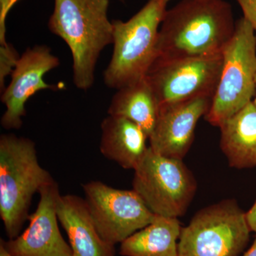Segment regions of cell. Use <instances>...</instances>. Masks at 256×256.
<instances>
[{"mask_svg":"<svg viewBox=\"0 0 256 256\" xmlns=\"http://www.w3.org/2000/svg\"><path fill=\"white\" fill-rule=\"evenodd\" d=\"M235 28L233 10L228 2L182 0L165 13L156 60L220 54Z\"/></svg>","mask_w":256,"mask_h":256,"instance_id":"1","label":"cell"},{"mask_svg":"<svg viewBox=\"0 0 256 256\" xmlns=\"http://www.w3.org/2000/svg\"><path fill=\"white\" fill-rule=\"evenodd\" d=\"M109 4L110 0H54L48 30L70 48L74 82L80 90H88L94 86L101 52L114 43Z\"/></svg>","mask_w":256,"mask_h":256,"instance_id":"2","label":"cell"},{"mask_svg":"<svg viewBox=\"0 0 256 256\" xmlns=\"http://www.w3.org/2000/svg\"><path fill=\"white\" fill-rule=\"evenodd\" d=\"M40 164L34 142L14 134L0 137V217L9 239L20 234L32 198L53 181Z\"/></svg>","mask_w":256,"mask_h":256,"instance_id":"3","label":"cell"},{"mask_svg":"<svg viewBox=\"0 0 256 256\" xmlns=\"http://www.w3.org/2000/svg\"><path fill=\"white\" fill-rule=\"evenodd\" d=\"M166 4V0H148L128 21L112 20L114 53L104 74L106 86L118 90L146 78L158 56Z\"/></svg>","mask_w":256,"mask_h":256,"instance_id":"4","label":"cell"},{"mask_svg":"<svg viewBox=\"0 0 256 256\" xmlns=\"http://www.w3.org/2000/svg\"><path fill=\"white\" fill-rule=\"evenodd\" d=\"M218 86L205 120L220 128L252 101L256 92V33L246 20L239 18L224 50Z\"/></svg>","mask_w":256,"mask_h":256,"instance_id":"5","label":"cell"},{"mask_svg":"<svg viewBox=\"0 0 256 256\" xmlns=\"http://www.w3.org/2000/svg\"><path fill=\"white\" fill-rule=\"evenodd\" d=\"M250 233L236 200H223L198 210L182 228L178 256H239Z\"/></svg>","mask_w":256,"mask_h":256,"instance_id":"6","label":"cell"},{"mask_svg":"<svg viewBox=\"0 0 256 256\" xmlns=\"http://www.w3.org/2000/svg\"><path fill=\"white\" fill-rule=\"evenodd\" d=\"M134 171L132 190L154 215L178 218L186 213L197 183L182 160L161 156L149 146Z\"/></svg>","mask_w":256,"mask_h":256,"instance_id":"7","label":"cell"},{"mask_svg":"<svg viewBox=\"0 0 256 256\" xmlns=\"http://www.w3.org/2000/svg\"><path fill=\"white\" fill-rule=\"evenodd\" d=\"M223 64V53L196 58H158L146 78L160 107L195 98H213Z\"/></svg>","mask_w":256,"mask_h":256,"instance_id":"8","label":"cell"},{"mask_svg":"<svg viewBox=\"0 0 256 256\" xmlns=\"http://www.w3.org/2000/svg\"><path fill=\"white\" fill-rule=\"evenodd\" d=\"M96 228L109 244H121L156 218L134 190L111 188L100 181L82 184Z\"/></svg>","mask_w":256,"mask_h":256,"instance_id":"9","label":"cell"},{"mask_svg":"<svg viewBox=\"0 0 256 256\" xmlns=\"http://www.w3.org/2000/svg\"><path fill=\"white\" fill-rule=\"evenodd\" d=\"M60 60L46 45L30 47L20 56L11 82L2 92L1 101L6 110L1 118V126L6 130H18L22 126L26 116L25 105L36 92L46 89L57 90L56 86L44 82V76L58 67Z\"/></svg>","mask_w":256,"mask_h":256,"instance_id":"10","label":"cell"},{"mask_svg":"<svg viewBox=\"0 0 256 256\" xmlns=\"http://www.w3.org/2000/svg\"><path fill=\"white\" fill-rule=\"evenodd\" d=\"M40 200L36 210L30 215L28 226L16 238L2 244L12 256H73L70 244L60 234L57 216V202L60 194L55 180L38 192Z\"/></svg>","mask_w":256,"mask_h":256,"instance_id":"11","label":"cell"},{"mask_svg":"<svg viewBox=\"0 0 256 256\" xmlns=\"http://www.w3.org/2000/svg\"><path fill=\"white\" fill-rule=\"evenodd\" d=\"M212 102V98L198 97L160 107L150 148L161 156L183 160L193 143L197 122Z\"/></svg>","mask_w":256,"mask_h":256,"instance_id":"12","label":"cell"},{"mask_svg":"<svg viewBox=\"0 0 256 256\" xmlns=\"http://www.w3.org/2000/svg\"><path fill=\"white\" fill-rule=\"evenodd\" d=\"M57 216L68 236L73 256H116L114 246L98 232L85 200L73 194L60 195Z\"/></svg>","mask_w":256,"mask_h":256,"instance_id":"13","label":"cell"},{"mask_svg":"<svg viewBox=\"0 0 256 256\" xmlns=\"http://www.w3.org/2000/svg\"><path fill=\"white\" fill-rule=\"evenodd\" d=\"M100 150L107 159L114 161L124 169L134 170L149 146L146 132L124 118L109 116L101 122Z\"/></svg>","mask_w":256,"mask_h":256,"instance_id":"14","label":"cell"},{"mask_svg":"<svg viewBox=\"0 0 256 256\" xmlns=\"http://www.w3.org/2000/svg\"><path fill=\"white\" fill-rule=\"evenodd\" d=\"M220 146L236 169L256 168V106L252 101L220 127Z\"/></svg>","mask_w":256,"mask_h":256,"instance_id":"15","label":"cell"},{"mask_svg":"<svg viewBox=\"0 0 256 256\" xmlns=\"http://www.w3.org/2000/svg\"><path fill=\"white\" fill-rule=\"evenodd\" d=\"M178 218L156 216L154 220L121 242L122 256H178L182 230Z\"/></svg>","mask_w":256,"mask_h":256,"instance_id":"16","label":"cell"},{"mask_svg":"<svg viewBox=\"0 0 256 256\" xmlns=\"http://www.w3.org/2000/svg\"><path fill=\"white\" fill-rule=\"evenodd\" d=\"M117 90L108 114L132 121L150 137L159 116L160 106L146 78Z\"/></svg>","mask_w":256,"mask_h":256,"instance_id":"17","label":"cell"},{"mask_svg":"<svg viewBox=\"0 0 256 256\" xmlns=\"http://www.w3.org/2000/svg\"><path fill=\"white\" fill-rule=\"evenodd\" d=\"M20 56L14 47L10 44L0 45V90L5 89V80L8 76L12 75Z\"/></svg>","mask_w":256,"mask_h":256,"instance_id":"18","label":"cell"},{"mask_svg":"<svg viewBox=\"0 0 256 256\" xmlns=\"http://www.w3.org/2000/svg\"><path fill=\"white\" fill-rule=\"evenodd\" d=\"M18 0H0V45L6 44V20L10 10Z\"/></svg>","mask_w":256,"mask_h":256,"instance_id":"19","label":"cell"},{"mask_svg":"<svg viewBox=\"0 0 256 256\" xmlns=\"http://www.w3.org/2000/svg\"><path fill=\"white\" fill-rule=\"evenodd\" d=\"M242 8L244 18L256 33V0H236Z\"/></svg>","mask_w":256,"mask_h":256,"instance_id":"20","label":"cell"},{"mask_svg":"<svg viewBox=\"0 0 256 256\" xmlns=\"http://www.w3.org/2000/svg\"><path fill=\"white\" fill-rule=\"evenodd\" d=\"M246 218L250 232L256 234V200L252 208L246 212Z\"/></svg>","mask_w":256,"mask_h":256,"instance_id":"21","label":"cell"},{"mask_svg":"<svg viewBox=\"0 0 256 256\" xmlns=\"http://www.w3.org/2000/svg\"><path fill=\"white\" fill-rule=\"evenodd\" d=\"M244 256H256V235L252 246L248 250V252L244 254Z\"/></svg>","mask_w":256,"mask_h":256,"instance_id":"22","label":"cell"},{"mask_svg":"<svg viewBox=\"0 0 256 256\" xmlns=\"http://www.w3.org/2000/svg\"><path fill=\"white\" fill-rule=\"evenodd\" d=\"M0 256H12L8 252V250L3 246L2 244H0Z\"/></svg>","mask_w":256,"mask_h":256,"instance_id":"23","label":"cell"},{"mask_svg":"<svg viewBox=\"0 0 256 256\" xmlns=\"http://www.w3.org/2000/svg\"><path fill=\"white\" fill-rule=\"evenodd\" d=\"M252 102H254V105H255L256 106V92L255 97H254V100H252Z\"/></svg>","mask_w":256,"mask_h":256,"instance_id":"24","label":"cell"},{"mask_svg":"<svg viewBox=\"0 0 256 256\" xmlns=\"http://www.w3.org/2000/svg\"><path fill=\"white\" fill-rule=\"evenodd\" d=\"M116 1L120 2H124V0H116Z\"/></svg>","mask_w":256,"mask_h":256,"instance_id":"25","label":"cell"},{"mask_svg":"<svg viewBox=\"0 0 256 256\" xmlns=\"http://www.w3.org/2000/svg\"><path fill=\"white\" fill-rule=\"evenodd\" d=\"M170 1V0H166V2H168V3Z\"/></svg>","mask_w":256,"mask_h":256,"instance_id":"26","label":"cell"}]
</instances>
